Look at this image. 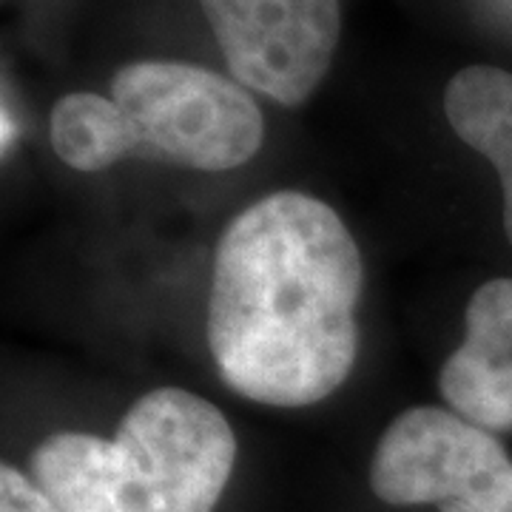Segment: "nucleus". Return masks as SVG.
<instances>
[{
    "mask_svg": "<svg viewBox=\"0 0 512 512\" xmlns=\"http://www.w3.org/2000/svg\"><path fill=\"white\" fill-rule=\"evenodd\" d=\"M365 262L342 217L274 191L222 231L208 348L222 382L268 407H308L348 382L359 353Z\"/></svg>",
    "mask_w": 512,
    "mask_h": 512,
    "instance_id": "f257e3e1",
    "label": "nucleus"
},
{
    "mask_svg": "<svg viewBox=\"0 0 512 512\" xmlns=\"http://www.w3.org/2000/svg\"><path fill=\"white\" fill-rule=\"evenodd\" d=\"M234 461V430L214 404L157 387L114 439L55 433L37 444L32 481L63 512H214Z\"/></svg>",
    "mask_w": 512,
    "mask_h": 512,
    "instance_id": "f03ea898",
    "label": "nucleus"
},
{
    "mask_svg": "<svg viewBox=\"0 0 512 512\" xmlns=\"http://www.w3.org/2000/svg\"><path fill=\"white\" fill-rule=\"evenodd\" d=\"M111 100L137 126L143 146L185 168L231 171L265 140L262 111L242 83L194 63H128L111 80Z\"/></svg>",
    "mask_w": 512,
    "mask_h": 512,
    "instance_id": "7ed1b4c3",
    "label": "nucleus"
},
{
    "mask_svg": "<svg viewBox=\"0 0 512 512\" xmlns=\"http://www.w3.org/2000/svg\"><path fill=\"white\" fill-rule=\"evenodd\" d=\"M370 487L387 504L512 512V458L490 430L444 407H410L382 433Z\"/></svg>",
    "mask_w": 512,
    "mask_h": 512,
    "instance_id": "20e7f679",
    "label": "nucleus"
},
{
    "mask_svg": "<svg viewBox=\"0 0 512 512\" xmlns=\"http://www.w3.org/2000/svg\"><path fill=\"white\" fill-rule=\"evenodd\" d=\"M231 74L282 106L325 80L342 35L339 0H200Z\"/></svg>",
    "mask_w": 512,
    "mask_h": 512,
    "instance_id": "39448f33",
    "label": "nucleus"
},
{
    "mask_svg": "<svg viewBox=\"0 0 512 512\" xmlns=\"http://www.w3.org/2000/svg\"><path fill=\"white\" fill-rule=\"evenodd\" d=\"M444 402L484 430H512V279L484 282L464 313V342L439 376Z\"/></svg>",
    "mask_w": 512,
    "mask_h": 512,
    "instance_id": "423d86ee",
    "label": "nucleus"
},
{
    "mask_svg": "<svg viewBox=\"0 0 512 512\" xmlns=\"http://www.w3.org/2000/svg\"><path fill=\"white\" fill-rule=\"evenodd\" d=\"M444 114L458 137L498 171L512 245V74L495 66L461 69L447 83Z\"/></svg>",
    "mask_w": 512,
    "mask_h": 512,
    "instance_id": "0eeeda50",
    "label": "nucleus"
},
{
    "mask_svg": "<svg viewBox=\"0 0 512 512\" xmlns=\"http://www.w3.org/2000/svg\"><path fill=\"white\" fill-rule=\"evenodd\" d=\"M52 148L74 171H103L143 148V137L111 97L72 92L52 109Z\"/></svg>",
    "mask_w": 512,
    "mask_h": 512,
    "instance_id": "6e6552de",
    "label": "nucleus"
},
{
    "mask_svg": "<svg viewBox=\"0 0 512 512\" xmlns=\"http://www.w3.org/2000/svg\"><path fill=\"white\" fill-rule=\"evenodd\" d=\"M0 512H63L35 481L23 476L12 464L0 470Z\"/></svg>",
    "mask_w": 512,
    "mask_h": 512,
    "instance_id": "1a4fd4ad",
    "label": "nucleus"
},
{
    "mask_svg": "<svg viewBox=\"0 0 512 512\" xmlns=\"http://www.w3.org/2000/svg\"><path fill=\"white\" fill-rule=\"evenodd\" d=\"M12 140H15V120H12V114H9V111L3 109V154L9 151Z\"/></svg>",
    "mask_w": 512,
    "mask_h": 512,
    "instance_id": "9d476101",
    "label": "nucleus"
}]
</instances>
